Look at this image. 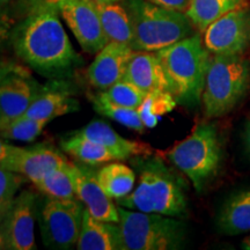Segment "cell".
Masks as SVG:
<instances>
[{"instance_id":"1f68e13d","label":"cell","mask_w":250,"mask_h":250,"mask_svg":"<svg viewBox=\"0 0 250 250\" xmlns=\"http://www.w3.org/2000/svg\"><path fill=\"white\" fill-rule=\"evenodd\" d=\"M148 1L161 7L183 12V13H186L190 4V0H148Z\"/></svg>"},{"instance_id":"8992f818","label":"cell","mask_w":250,"mask_h":250,"mask_svg":"<svg viewBox=\"0 0 250 250\" xmlns=\"http://www.w3.org/2000/svg\"><path fill=\"white\" fill-rule=\"evenodd\" d=\"M168 161L186 175L197 192L217 175L223 151L218 131L212 124L201 123L191 133L166 153Z\"/></svg>"},{"instance_id":"5bb4252c","label":"cell","mask_w":250,"mask_h":250,"mask_svg":"<svg viewBox=\"0 0 250 250\" xmlns=\"http://www.w3.org/2000/svg\"><path fill=\"white\" fill-rule=\"evenodd\" d=\"M92 166L81 164H72L71 171L73 177L74 189L77 197L90 212V214L103 221L118 223L120 212L118 206L111 202V198L103 191L100 186L96 171H94Z\"/></svg>"},{"instance_id":"30bf717a","label":"cell","mask_w":250,"mask_h":250,"mask_svg":"<svg viewBox=\"0 0 250 250\" xmlns=\"http://www.w3.org/2000/svg\"><path fill=\"white\" fill-rule=\"evenodd\" d=\"M36 196L23 190L1 217L0 248L2 250H35Z\"/></svg>"},{"instance_id":"7402d4cb","label":"cell","mask_w":250,"mask_h":250,"mask_svg":"<svg viewBox=\"0 0 250 250\" xmlns=\"http://www.w3.org/2000/svg\"><path fill=\"white\" fill-rule=\"evenodd\" d=\"M103 30L109 42H118L132 48L133 29L129 13L122 2L98 5Z\"/></svg>"},{"instance_id":"836d02e7","label":"cell","mask_w":250,"mask_h":250,"mask_svg":"<svg viewBox=\"0 0 250 250\" xmlns=\"http://www.w3.org/2000/svg\"><path fill=\"white\" fill-rule=\"evenodd\" d=\"M95 2L96 5H102V4H112V2H120L121 0H92Z\"/></svg>"},{"instance_id":"603a6c76","label":"cell","mask_w":250,"mask_h":250,"mask_svg":"<svg viewBox=\"0 0 250 250\" xmlns=\"http://www.w3.org/2000/svg\"><path fill=\"white\" fill-rule=\"evenodd\" d=\"M100 186L111 199L130 195L136 186V174L121 162H111L96 171Z\"/></svg>"},{"instance_id":"cb8c5ba5","label":"cell","mask_w":250,"mask_h":250,"mask_svg":"<svg viewBox=\"0 0 250 250\" xmlns=\"http://www.w3.org/2000/svg\"><path fill=\"white\" fill-rule=\"evenodd\" d=\"M243 1L245 0H190L186 14L193 27L199 33H204L219 18L242 7Z\"/></svg>"},{"instance_id":"277c9868","label":"cell","mask_w":250,"mask_h":250,"mask_svg":"<svg viewBox=\"0 0 250 250\" xmlns=\"http://www.w3.org/2000/svg\"><path fill=\"white\" fill-rule=\"evenodd\" d=\"M133 29L134 51L156 52L191 36L193 24L186 13L158 6L148 0H121Z\"/></svg>"},{"instance_id":"d4e9b609","label":"cell","mask_w":250,"mask_h":250,"mask_svg":"<svg viewBox=\"0 0 250 250\" xmlns=\"http://www.w3.org/2000/svg\"><path fill=\"white\" fill-rule=\"evenodd\" d=\"M33 184L41 192L51 198L78 199L72 177L71 162L50 170Z\"/></svg>"},{"instance_id":"7a4b0ae2","label":"cell","mask_w":250,"mask_h":250,"mask_svg":"<svg viewBox=\"0 0 250 250\" xmlns=\"http://www.w3.org/2000/svg\"><path fill=\"white\" fill-rule=\"evenodd\" d=\"M151 156L134 159L139 171L138 184L130 195L116 199L117 205L133 211L186 219L189 208L182 183L164 162Z\"/></svg>"},{"instance_id":"83f0119b","label":"cell","mask_w":250,"mask_h":250,"mask_svg":"<svg viewBox=\"0 0 250 250\" xmlns=\"http://www.w3.org/2000/svg\"><path fill=\"white\" fill-rule=\"evenodd\" d=\"M46 124L48 123L44 121L35 120V118L27 117L23 115L17 120L9 122L5 126L0 127L1 137L7 140L30 143L43 132Z\"/></svg>"},{"instance_id":"e0dca14e","label":"cell","mask_w":250,"mask_h":250,"mask_svg":"<svg viewBox=\"0 0 250 250\" xmlns=\"http://www.w3.org/2000/svg\"><path fill=\"white\" fill-rule=\"evenodd\" d=\"M123 80L129 81L146 93L159 89L171 92L169 79L156 52L134 51Z\"/></svg>"},{"instance_id":"d6a6232c","label":"cell","mask_w":250,"mask_h":250,"mask_svg":"<svg viewBox=\"0 0 250 250\" xmlns=\"http://www.w3.org/2000/svg\"><path fill=\"white\" fill-rule=\"evenodd\" d=\"M245 138H246V144L247 147H248V151L250 153V117L246 122L245 126Z\"/></svg>"},{"instance_id":"e575fe53","label":"cell","mask_w":250,"mask_h":250,"mask_svg":"<svg viewBox=\"0 0 250 250\" xmlns=\"http://www.w3.org/2000/svg\"><path fill=\"white\" fill-rule=\"evenodd\" d=\"M242 248L246 250H250V236L246 237L245 240L242 241Z\"/></svg>"},{"instance_id":"ac0fdd59","label":"cell","mask_w":250,"mask_h":250,"mask_svg":"<svg viewBox=\"0 0 250 250\" xmlns=\"http://www.w3.org/2000/svg\"><path fill=\"white\" fill-rule=\"evenodd\" d=\"M76 247L78 250H123L118 223L100 220L85 208Z\"/></svg>"},{"instance_id":"2e32d148","label":"cell","mask_w":250,"mask_h":250,"mask_svg":"<svg viewBox=\"0 0 250 250\" xmlns=\"http://www.w3.org/2000/svg\"><path fill=\"white\" fill-rule=\"evenodd\" d=\"M74 132L102 145L116 156L117 161L137 156H151L154 152L148 144L123 138L110 125L100 120L92 121L83 129Z\"/></svg>"},{"instance_id":"52a82bcc","label":"cell","mask_w":250,"mask_h":250,"mask_svg":"<svg viewBox=\"0 0 250 250\" xmlns=\"http://www.w3.org/2000/svg\"><path fill=\"white\" fill-rule=\"evenodd\" d=\"M123 250H175L183 248L187 225L175 217L133 211L118 206Z\"/></svg>"},{"instance_id":"9c48e42d","label":"cell","mask_w":250,"mask_h":250,"mask_svg":"<svg viewBox=\"0 0 250 250\" xmlns=\"http://www.w3.org/2000/svg\"><path fill=\"white\" fill-rule=\"evenodd\" d=\"M67 162V159L49 144L28 147H19L4 142L0 144V168L23 175L33 183Z\"/></svg>"},{"instance_id":"8fae6325","label":"cell","mask_w":250,"mask_h":250,"mask_svg":"<svg viewBox=\"0 0 250 250\" xmlns=\"http://www.w3.org/2000/svg\"><path fill=\"white\" fill-rule=\"evenodd\" d=\"M28 72L19 66L2 67L0 81V127L23 116L44 90Z\"/></svg>"},{"instance_id":"6da1fadb","label":"cell","mask_w":250,"mask_h":250,"mask_svg":"<svg viewBox=\"0 0 250 250\" xmlns=\"http://www.w3.org/2000/svg\"><path fill=\"white\" fill-rule=\"evenodd\" d=\"M58 9L23 17L11 33L15 55L41 76L67 79L83 64L61 22Z\"/></svg>"},{"instance_id":"4316f807","label":"cell","mask_w":250,"mask_h":250,"mask_svg":"<svg viewBox=\"0 0 250 250\" xmlns=\"http://www.w3.org/2000/svg\"><path fill=\"white\" fill-rule=\"evenodd\" d=\"M177 100L174 94L168 90H153L147 93L146 98L138 108L140 118L146 127H154L159 118L170 112L176 107Z\"/></svg>"},{"instance_id":"7c38bea8","label":"cell","mask_w":250,"mask_h":250,"mask_svg":"<svg viewBox=\"0 0 250 250\" xmlns=\"http://www.w3.org/2000/svg\"><path fill=\"white\" fill-rule=\"evenodd\" d=\"M203 41L212 55H243L250 45V9L239 7L219 18Z\"/></svg>"},{"instance_id":"3957f363","label":"cell","mask_w":250,"mask_h":250,"mask_svg":"<svg viewBox=\"0 0 250 250\" xmlns=\"http://www.w3.org/2000/svg\"><path fill=\"white\" fill-rule=\"evenodd\" d=\"M177 102L193 108L202 101L212 54L199 34L156 51Z\"/></svg>"},{"instance_id":"4fadbf2b","label":"cell","mask_w":250,"mask_h":250,"mask_svg":"<svg viewBox=\"0 0 250 250\" xmlns=\"http://www.w3.org/2000/svg\"><path fill=\"white\" fill-rule=\"evenodd\" d=\"M59 13L87 54L96 55L109 43L98 5L92 0H65Z\"/></svg>"},{"instance_id":"9a60e30c","label":"cell","mask_w":250,"mask_h":250,"mask_svg":"<svg viewBox=\"0 0 250 250\" xmlns=\"http://www.w3.org/2000/svg\"><path fill=\"white\" fill-rule=\"evenodd\" d=\"M134 50L130 45L109 42L87 68V80L94 88L105 90L123 80Z\"/></svg>"},{"instance_id":"d590c367","label":"cell","mask_w":250,"mask_h":250,"mask_svg":"<svg viewBox=\"0 0 250 250\" xmlns=\"http://www.w3.org/2000/svg\"><path fill=\"white\" fill-rule=\"evenodd\" d=\"M0 1H1V5H7L8 2L13 1V0H0Z\"/></svg>"},{"instance_id":"44dd1931","label":"cell","mask_w":250,"mask_h":250,"mask_svg":"<svg viewBox=\"0 0 250 250\" xmlns=\"http://www.w3.org/2000/svg\"><path fill=\"white\" fill-rule=\"evenodd\" d=\"M62 151L77 161L88 166H99L105 162L117 161L116 156L100 144L73 132L67 133L61 139Z\"/></svg>"},{"instance_id":"5b68a950","label":"cell","mask_w":250,"mask_h":250,"mask_svg":"<svg viewBox=\"0 0 250 250\" xmlns=\"http://www.w3.org/2000/svg\"><path fill=\"white\" fill-rule=\"evenodd\" d=\"M250 89V62L242 55H212L202 96L205 117H223Z\"/></svg>"},{"instance_id":"ffe728a7","label":"cell","mask_w":250,"mask_h":250,"mask_svg":"<svg viewBox=\"0 0 250 250\" xmlns=\"http://www.w3.org/2000/svg\"><path fill=\"white\" fill-rule=\"evenodd\" d=\"M80 109V103L67 93L58 89L45 88L31 103L24 116L49 123L55 118L64 116Z\"/></svg>"},{"instance_id":"ba28073f","label":"cell","mask_w":250,"mask_h":250,"mask_svg":"<svg viewBox=\"0 0 250 250\" xmlns=\"http://www.w3.org/2000/svg\"><path fill=\"white\" fill-rule=\"evenodd\" d=\"M85 205L79 199L48 197L40 213L43 245L49 249L68 250L79 240Z\"/></svg>"},{"instance_id":"484cf974","label":"cell","mask_w":250,"mask_h":250,"mask_svg":"<svg viewBox=\"0 0 250 250\" xmlns=\"http://www.w3.org/2000/svg\"><path fill=\"white\" fill-rule=\"evenodd\" d=\"M89 101L92 102V105L98 114L105 116L110 120L117 122L129 129L137 131V132L143 133L145 131L146 126L143 123L140 118L138 109L122 107V105L115 104L111 101H109L100 94V92L93 94H88Z\"/></svg>"},{"instance_id":"d6986e66","label":"cell","mask_w":250,"mask_h":250,"mask_svg":"<svg viewBox=\"0 0 250 250\" xmlns=\"http://www.w3.org/2000/svg\"><path fill=\"white\" fill-rule=\"evenodd\" d=\"M219 229L227 235H239L250 230V187L233 193L217 217Z\"/></svg>"},{"instance_id":"f1b7e54d","label":"cell","mask_w":250,"mask_h":250,"mask_svg":"<svg viewBox=\"0 0 250 250\" xmlns=\"http://www.w3.org/2000/svg\"><path fill=\"white\" fill-rule=\"evenodd\" d=\"M100 94L115 104L132 109H138L147 95L145 90L126 80L118 81L108 89L101 90Z\"/></svg>"},{"instance_id":"4dcf8cb0","label":"cell","mask_w":250,"mask_h":250,"mask_svg":"<svg viewBox=\"0 0 250 250\" xmlns=\"http://www.w3.org/2000/svg\"><path fill=\"white\" fill-rule=\"evenodd\" d=\"M65 0H19V8L23 17L42 9H61Z\"/></svg>"},{"instance_id":"f546056e","label":"cell","mask_w":250,"mask_h":250,"mask_svg":"<svg viewBox=\"0 0 250 250\" xmlns=\"http://www.w3.org/2000/svg\"><path fill=\"white\" fill-rule=\"evenodd\" d=\"M26 179L23 175L0 168V218L13 204L17 193L26 182Z\"/></svg>"}]
</instances>
